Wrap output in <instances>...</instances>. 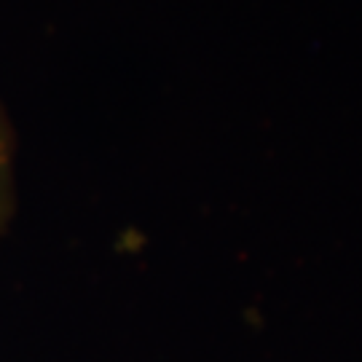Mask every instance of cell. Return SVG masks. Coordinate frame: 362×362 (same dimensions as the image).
<instances>
[{
    "instance_id": "1",
    "label": "cell",
    "mask_w": 362,
    "mask_h": 362,
    "mask_svg": "<svg viewBox=\"0 0 362 362\" xmlns=\"http://www.w3.org/2000/svg\"><path fill=\"white\" fill-rule=\"evenodd\" d=\"M13 212V134L0 105V233Z\"/></svg>"
}]
</instances>
